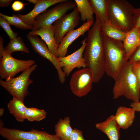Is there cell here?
<instances>
[{
    "mask_svg": "<svg viewBox=\"0 0 140 140\" xmlns=\"http://www.w3.org/2000/svg\"><path fill=\"white\" fill-rule=\"evenodd\" d=\"M38 36L29 34L26 35L33 49L40 56L47 59L52 64L57 70L60 82L64 83L66 76L60 66L58 59L50 52L46 43Z\"/></svg>",
    "mask_w": 140,
    "mask_h": 140,
    "instance_id": "obj_11",
    "label": "cell"
},
{
    "mask_svg": "<svg viewBox=\"0 0 140 140\" xmlns=\"http://www.w3.org/2000/svg\"><path fill=\"white\" fill-rule=\"evenodd\" d=\"M69 116L60 118L55 126V134L61 140H69L73 129L70 125Z\"/></svg>",
    "mask_w": 140,
    "mask_h": 140,
    "instance_id": "obj_21",
    "label": "cell"
},
{
    "mask_svg": "<svg viewBox=\"0 0 140 140\" xmlns=\"http://www.w3.org/2000/svg\"><path fill=\"white\" fill-rule=\"evenodd\" d=\"M29 34L40 36L46 44L50 52L57 57V50L59 45L56 42L53 25L43 27L37 30H32Z\"/></svg>",
    "mask_w": 140,
    "mask_h": 140,
    "instance_id": "obj_15",
    "label": "cell"
},
{
    "mask_svg": "<svg viewBox=\"0 0 140 140\" xmlns=\"http://www.w3.org/2000/svg\"><path fill=\"white\" fill-rule=\"evenodd\" d=\"M103 35L105 73L114 80L121 69L128 62L126 52L122 41L111 39Z\"/></svg>",
    "mask_w": 140,
    "mask_h": 140,
    "instance_id": "obj_3",
    "label": "cell"
},
{
    "mask_svg": "<svg viewBox=\"0 0 140 140\" xmlns=\"http://www.w3.org/2000/svg\"><path fill=\"white\" fill-rule=\"evenodd\" d=\"M80 19L76 7L70 13L65 14L53 23L54 36L57 45H59L66 34L79 24Z\"/></svg>",
    "mask_w": 140,
    "mask_h": 140,
    "instance_id": "obj_10",
    "label": "cell"
},
{
    "mask_svg": "<svg viewBox=\"0 0 140 140\" xmlns=\"http://www.w3.org/2000/svg\"><path fill=\"white\" fill-rule=\"evenodd\" d=\"M69 140H85L84 138L82 131L77 128L73 129Z\"/></svg>",
    "mask_w": 140,
    "mask_h": 140,
    "instance_id": "obj_28",
    "label": "cell"
},
{
    "mask_svg": "<svg viewBox=\"0 0 140 140\" xmlns=\"http://www.w3.org/2000/svg\"><path fill=\"white\" fill-rule=\"evenodd\" d=\"M94 21L85 22L79 27L70 32L65 36L59 45L57 49V57H64L67 52L69 46L76 39L89 31L93 24Z\"/></svg>",
    "mask_w": 140,
    "mask_h": 140,
    "instance_id": "obj_13",
    "label": "cell"
},
{
    "mask_svg": "<svg viewBox=\"0 0 140 140\" xmlns=\"http://www.w3.org/2000/svg\"><path fill=\"white\" fill-rule=\"evenodd\" d=\"M67 0H39L34 5L33 9L29 13L24 15L18 14L16 16L26 24L33 26L35 24V18L50 7Z\"/></svg>",
    "mask_w": 140,
    "mask_h": 140,
    "instance_id": "obj_14",
    "label": "cell"
},
{
    "mask_svg": "<svg viewBox=\"0 0 140 140\" xmlns=\"http://www.w3.org/2000/svg\"><path fill=\"white\" fill-rule=\"evenodd\" d=\"M94 78L91 71L87 67L75 72L70 81V89L76 96L81 97L86 95L92 90Z\"/></svg>",
    "mask_w": 140,
    "mask_h": 140,
    "instance_id": "obj_9",
    "label": "cell"
},
{
    "mask_svg": "<svg viewBox=\"0 0 140 140\" xmlns=\"http://www.w3.org/2000/svg\"><path fill=\"white\" fill-rule=\"evenodd\" d=\"M37 65L35 64L22 72L18 76L12 78L4 81L0 79V85L7 91L13 96L24 102L25 98L29 94L28 88L33 82L30 78L32 73Z\"/></svg>",
    "mask_w": 140,
    "mask_h": 140,
    "instance_id": "obj_5",
    "label": "cell"
},
{
    "mask_svg": "<svg viewBox=\"0 0 140 140\" xmlns=\"http://www.w3.org/2000/svg\"><path fill=\"white\" fill-rule=\"evenodd\" d=\"M87 39L86 38L83 40L80 47L72 54L66 56L57 58L66 76L68 75L75 68L86 67L83 54L87 45Z\"/></svg>",
    "mask_w": 140,
    "mask_h": 140,
    "instance_id": "obj_12",
    "label": "cell"
},
{
    "mask_svg": "<svg viewBox=\"0 0 140 140\" xmlns=\"http://www.w3.org/2000/svg\"><path fill=\"white\" fill-rule=\"evenodd\" d=\"M13 1V0H0V7L7 6Z\"/></svg>",
    "mask_w": 140,
    "mask_h": 140,
    "instance_id": "obj_34",
    "label": "cell"
},
{
    "mask_svg": "<svg viewBox=\"0 0 140 140\" xmlns=\"http://www.w3.org/2000/svg\"><path fill=\"white\" fill-rule=\"evenodd\" d=\"M87 38V45L83 57L86 67L93 73L94 82L97 83L105 73V57L101 27L96 20L88 31Z\"/></svg>",
    "mask_w": 140,
    "mask_h": 140,
    "instance_id": "obj_1",
    "label": "cell"
},
{
    "mask_svg": "<svg viewBox=\"0 0 140 140\" xmlns=\"http://www.w3.org/2000/svg\"><path fill=\"white\" fill-rule=\"evenodd\" d=\"M139 45H140V36H139Z\"/></svg>",
    "mask_w": 140,
    "mask_h": 140,
    "instance_id": "obj_39",
    "label": "cell"
},
{
    "mask_svg": "<svg viewBox=\"0 0 140 140\" xmlns=\"http://www.w3.org/2000/svg\"><path fill=\"white\" fill-rule=\"evenodd\" d=\"M47 114V112L44 109L27 107L25 113V118L29 121L39 122L44 119Z\"/></svg>",
    "mask_w": 140,
    "mask_h": 140,
    "instance_id": "obj_25",
    "label": "cell"
},
{
    "mask_svg": "<svg viewBox=\"0 0 140 140\" xmlns=\"http://www.w3.org/2000/svg\"><path fill=\"white\" fill-rule=\"evenodd\" d=\"M76 7L74 1L67 0L59 3L55 6L47 9L35 18L36 23L32 26V30H37L41 28L52 25L68 11L74 9Z\"/></svg>",
    "mask_w": 140,
    "mask_h": 140,
    "instance_id": "obj_6",
    "label": "cell"
},
{
    "mask_svg": "<svg viewBox=\"0 0 140 140\" xmlns=\"http://www.w3.org/2000/svg\"><path fill=\"white\" fill-rule=\"evenodd\" d=\"M76 7L80 14V19L84 22L94 21V13L88 0H75Z\"/></svg>",
    "mask_w": 140,
    "mask_h": 140,
    "instance_id": "obj_22",
    "label": "cell"
},
{
    "mask_svg": "<svg viewBox=\"0 0 140 140\" xmlns=\"http://www.w3.org/2000/svg\"><path fill=\"white\" fill-rule=\"evenodd\" d=\"M24 4L22 2L17 1H14L11 5L12 10L14 11H18L23 9Z\"/></svg>",
    "mask_w": 140,
    "mask_h": 140,
    "instance_id": "obj_32",
    "label": "cell"
},
{
    "mask_svg": "<svg viewBox=\"0 0 140 140\" xmlns=\"http://www.w3.org/2000/svg\"><path fill=\"white\" fill-rule=\"evenodd\" d=\"M0 16L4 17L10 24L17 28L23 30L32 29V26L28 25L24 23L16 15L13 14L12 16H9L0 13Z\"/></svg>",
    "mask_w": 140,
    "mask_h": 140,
    "instance_id": "obj_26",
    "label": "cell"
},
{
    "mask_svg": "<svg viewBox=\"0 0 140 140\" xmlns=\"http://www.w3.org/2000/svg\"><path fill=\"white\" fill-rule=\"evenodd\" d=\"M3 38L0 36V58L4 51V48L3 47Z\"/></svg>",
    "mask_w": 140,
    "mask_h": 140,
    "instance_id": "obj_35",
    "label": "cell"
},
{
    "mask_svg": "<svg viewBox=\"0 0 140 140\" xmlns=\"http://www.w3.org/2000/svg\"><path fill=\"white\" fill-rule=\"evenodd\" d=\"M0 128L4 127V122L1 119L0 120Z\"/></svg>",
    "mask_w": 140,
    "mask_h": 140,
    "instance_id": "obj_38",
    "label": "cell"
},
{
    "mask_svg": "<svg viewBox=\"0 0 140 140\" xmlns=\"http://www.w3.org/2000/svg\"><path fill=\"white\" fill-rule=\"evenodd\" d=\"M140 61V45L138 46L130 56L128 61L130 63Z\"/></svg>",
    "mask_w": 140,
    "mask_h": 140,
    "instance_id": "obj_29",
    "label": "cell"
},
{
    "mask_svg": "<svg viewBox=\"0 0 140 140\" xmlns=\"http://www.w3.org/2000/svg\"><path fill=\"white\" fill-rule=\"evenodd\" d=\"M101 29L103 35L111 39L122 42L127 34L113 26L108 20L101 27Z\"/></svg>",
    "mask_w": 140,
    "mask_h": 140,
    "instance_id": "obj_23",
    "label": "cell"
},
{
    "mask_svg": "<svg viewBox=\"0 0 140 140\" xmlns=\"http://www.w3.org/2000/svg\"><path fill=\"white\" fill-rule=\"evenodd\" d=\"M113 98L123 96L134 102L139 101L140 86L132 69L131 64H127L119 71L114 79Z\"/></svg>",
    "mask_w": 140,
    "mask_h": 140,
    "instance_id": "obj_2",
    "label": "cell"
},
{
    "mask_svg": "<svg viewBox=\"0 0 140 140\" xmlns=\"http://www.w3.org/2000/svg\"><path fill=\"white\" fill-rule=\"evenodd\" d=\"M10 113L15 119L19 122H23L25 120V113L26 108L24 102L18 99L13 97L7 105Z\"/></svg>",
    "mask_w": 140,
    "mask_h": 140,
    "instance_id": "obj_20",
    "label": "cell"
},
{
    "mask_svg": "<svg viewBox=\"0 0 140 140\" xmlns=\"http://www.w3.org/2000/svg\"><path fill=\"white\" fill-rule=\"evenodd\" d=\"M0 135L6 140H61L55 134L34 129L24 131L4 127L0 128Z\"/></svg>",
    "mask_w": 140,
    "mask_h": 140,
    "instance_id": "obj_8",
    "label": "cell"
},
{
    "mask_svg": "<svg viewBox=\"0 0 140 140\" xmlns=\"http://www.w3.org/2000/svg\"><path fill=\"white\" fill-rule=\"evenodd\" d=\"M26 1L30 3L33 4L34 5L37 3L39 1V0H26Z\"/></svg>",
    "mask_w": 140,
    "mask_h": 140,
    "instance_id": "obj_36",
    "label": "cell"
},
{
    "mask_svg": "<svg viewBox=\"0 0 140 140\" xmlns=\"http://www.w3.org/2000/svg\"><path fill=\"white\" fill-rule=\"evenodd\" d=\"M140 28H133L127 33L123 41L128 60L137 47L139 46Z\"/></svg>",
    "mask_w": 140,
    "mask_h": 140,
    "instance_id": "obj_19",
    "label": "cell"
},
{
    "mask_svg": "<svg viewBox=\"0 0 140 140\" xmlns=\"http://www.w3.org/2000/svg\"><path fill=\"white\" fill-rule=\"evenodd\" d=\"M131 64L132 71L138 80L140 86V61L134 62L131 63Z\"/></svg>",
    "mask_w": 140,
    "mask_h": 140,
    "instance_id": "obj_31",
    "label": "cell"
},
{
    "mask_svg": "<svg viewBox=\"0 0 140 140\" xmlns=\"http://www.w3.org/2000/svg\"><path fill=\"white\" fill-rule=\"evenodd\" d=\"M130 107L135 111L140 112V102H132L130 104Z\"/></svg>",
    "mask_w": 140,
    "mask_h": 140,
    "instance_id": "obj_33",
    "label": "cell"
},
{
    "mask_svg": "<svg viewBox=\"0 0 140 140\" xmlns=\"http://www.w3.org/2000/svg\"><path fill=\"white\" fill-rule=\"evenodd\" d=\"M10 24L3 17L0 16V26L6 33L10 40L17 37V34L12 29Z\"/></svg>",
    "mask_w": 140,
    "mask_h": 140,
    "instance_id": "obj_27",
    "label": "cell"
},
{
    "mask_svg": "<svg viewBox=\"0 0 140 140\" xmlns=\"http://www.w3.org/2000/svg\"><path fill=\"white\" fill-rule=\"evenodd\" d=\"M35 63V61L32 60H23L15 59L4 50L0 58L1 79L6 80L13 77L17 73L24 71Z\"/></svg>",
    "mask_w": 140,
    "mask_h": 140,
    "instance_id": "obj_7",
    "label": "cell"
},
{
    "mask_svg": "<svg viewBox=\"0 0 140 140\" xmlns=\"http://www.w3.org/2000/svg\"><path fill=\"white\" fill-rule=\"evenodd\" d=\"M125 0H107L108 20L113 26L127 33L134 28L133 15L135 9Z\"/></svg>",
    "mask_w": 140,
    "mask_h": 140,
    "instance_id": "obj_4",
    "label": "cell"
},
{
    "mask_svg": "<svg viewBox=\"0 0 140 140\" xmlns=\"http://www.w3.org/2000/svg\"><path fill=\"white\" fill-rule=\"evenodd\" d=\"M4 50L7 53L11 55L13 52L17 51L29 53V50L25 46L22 39L19 37L10 40L4 48Z\"/></svg>",
    "mask_w": 140,
    "mask_h": 140,
    "instance_id": "obj_24",
    "label": "cell"
},
{
    "mask_svg": "<svg viewBox=\"0 0 140 140\" xmlns=\"http://www.w3.org/2000/svg\"><path fill=\"white\" fill-rule=\"evenodd\" d=\"M135 112L131 108L121 106L118 108L115 116L120 129H127L132 125L135 118Z\"/></svg>",
    "mask_w": 140,
    "mask_h": 140,
    "instance_id": "obj_17",
    "label": "cell"
},
{
    "mask_svg": "<svg viewBox=\"0 0 140 140\" xmlns=\"http://www.w3.org/2000/svg\"><path fill=\"white\" fill-rule=\"evenodd\" d=\"M95 127L106 134L110 140H119L120 129L116 122L115 115H111L104 121L96 123Z\"/></svg>",
    "mask_w": 140,
    "mask_h": 140,
    "instance_id": "obj_16",
    "label": "cell"
},
{
    "mask_svg": "<svg viewBox=\"0 0 140 140\" xmlns=\"http://www.w3.org/2000/svg\"><path fill=\"white\" fill-rule=\"evenodd\" d=\"M94 13L96 20L101 27L108 21L107 0H89Z\"/></svg>",
    "mask_w": 140,
    "mask_h": 140,
    "instance_id": "obj_18",
    "label": "cell"
},
{
    "mask_svg": "<svg viewBox=\"0 0 140 140\" xmlns=\"http://www.w3.org/2000/svg\"><path fill=\"white\" fill-rule=\"evenodd\" d=\"M134 28H140V8H135L133 15Z\"/></svg>",
    "mask_w": 140,
    "mask_h": 140,
    "instance_id": "obj_30",
    "label": "cell"
},
{
    "mask_svg": "<svg viewBox=\"0 0 140 140\" xmlns=\"http://www.w3.org/2000/svg\"><path fill=\"white\" fill-rule=\"evenodd\" d=\"M4 109L2 108L0 109V117H2L4 114Z\"/></svg>",
    "mask_w": 140,
    "mask_h": 140,
    "instance_id": "obj_37",
    "label": "cell"
}]
</instances>
